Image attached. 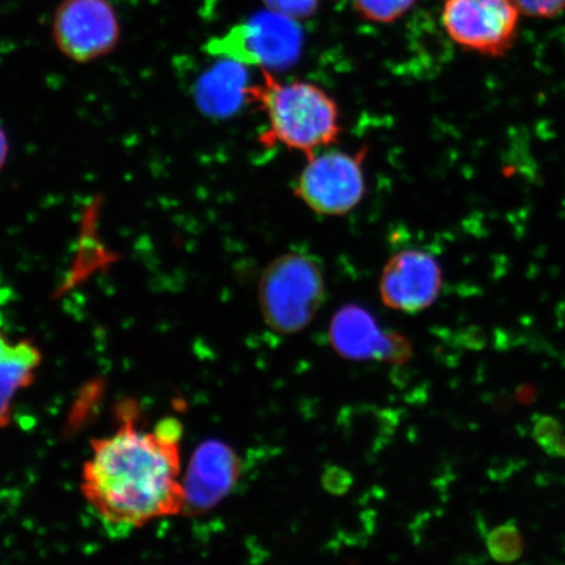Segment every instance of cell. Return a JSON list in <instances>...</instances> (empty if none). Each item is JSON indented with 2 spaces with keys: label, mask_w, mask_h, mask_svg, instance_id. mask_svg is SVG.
Returning a JSON list of instances; mask_svg holds the SVG:
<instances>
[{
  "label": "cell",
  "mask_w": 565,
  "mask_h": 565,
  "mask_svg": "<svg viewBox=\"0 0 565 565\" xmlns=\"http://www.w3.org/2000/svg\"><path fill=\"white\" fill-rule=\"evenodd\" d=\"M118 419L115 433L92 443L82 492L106 527L126 533L183 512L182 427L166 418L143 428L129 404Z\"/></svg>",
  "instance_id": "6da1fadb"
},
{
  "label": "cell",
  "mask_w": 565,
  "mask_h": 565,
  "mask_svg": "<svg viewBox=\"0 0 565 565\" xmlns=\"http://www.w3.org/2000/svg\"><path fill=\"white\" fill-rule=\"evenodd\" d=\"M263 73V82L252 88L250 104L265 113L264 141L308 158L337 143L342 134L341 111L327 90L315 83L281 82L267 71Z\"/></svg>",
  "instance_id": "7a4b0ae2"
},
{
  "label": "cell",
  "mask_w": 565,
  "mask_h": 565,
  "mask_svg": "<svg viewBox=\"0 0 565 565\" xmlns=\"http://www.w3.org/2000/svg\"><path fill=\"white\" fill-rule=\"evenodd\" d=\"M267 327L279 334L306 329L324 299L323 270L312 254L289 252L265 268L258 286Z\"/></svg>",
  "instance_id": "3957f363"
},
{
  "label": "cell",
  "mask_w": 565,
  "mask_h": 565,
  "mask_svg": "<svg viewBox=\"0 0 565 565\" xmlns=\"http://www.w3.org/2000/svg\"><path fill=\"white\" fill-rule=\"evenodd\" d=\"M303 35L298 20L267 10L227 33L212 39L207 52L267 73L291 67L302 51Z\"/></svg>",
  "instance_id": "277c9868"
},
{
  "label": "cell",
  "mask_w": 565,
  "mask_h": 565,
  "mask_svg": "<svg viewBox=\"0 0 565 565\" xmlns=\"http://www.w3.org/2000/svg\"><path fill=\"white\" fill-rule=\"evenodd\" d=\"M365 151H320L308 158L295 183V194L316 214L341 216L363 201Z\"/></svg>",
  "instance_id": "5b68a950"
},
{
  "label": "cell",
  "mask_w": 565,
  "mask_h": 565,
  "mask_svg": "<svg viewBox=\"0 0 565 565\" xmlns=\"http://www.w3.org/2000/svg\"><path fill=\"white\" fill-rule=\"evenodd\" d=\"M520 17L512 0H445L441 24L459 47L494 58L513 47Z\"/></svg>",
  "instance_id": "8992f818"
},
{
  "label": "cell",
  "mask_w": 565,
  "mask_h": 565,
  "mask_svg": "<svg viewBox=\"0 0 565 565\" xmlns=\"http://www.w3.org/2000/svg\"><path fill=\"white\" fill-rule=\"evenodd\" d=\"M52 32L66 58L89 63L115 51L121 25L109 0H62L54 12Z\"/></svg>",
  "instance_id": "52a82bcc"
},
{
  "label": "cell",
  "mask_w": 565,
  "mask_h": 565,
  "mask_svg": "<svg viewBox=\"0 0 565 565\" xmlns=\"http://www.w3.org/2000/svg\"><path fill=\"white\" fill-rule=\"evenodd\" d=\"M329 335L338 355L353 362L377 360L404 364L413 355L412 343L406 337L381 330L369 310L355 303L338 310L331 320Z\"/></svg>",
  "instance_id": "ba28073f"
},
{
  "label": "cell",
  "mask_w": 565,
  "mask_h": 565,
  "mask_svg": "<svg viewBox=\"0 0 565 565\" xmlns=\"http://www.w3.org/2000/svg\"><path fill=\"white\" fill-rule=\"evenodd\" d=\"M441 286V266L433 254L409 249L387 260L379 289L385 307L418 313L439 298Z\"/></svg>",
  "instance_id": "9c48e42d"
},
{
  "label": "cell",
  "mask_w": 565,
  "mask_h": 565,
  "mask_svg": "<svg viewBox=\"0 0 565 565\" xmlns=\"http://www.w3.org/2000/svg\"><path fill=\"white\" fill-rule=\"evenodd\" d=\"M242 476V459L228 444L204 441L194 451L183 472V512L198 515L215 508L233 490Z\"/></svg>",
  "instance_id": "30bf717a"
},
{
  "label": "cell",
  "mask_w": 565,
  "mask_h": 565,
  "mask_svg": "<svg viewBox=\"0 0 565 565\" xmlns=\"http://www.w3.org/2000/svg\"><path fill=\"white\" fill-rule=\"evenodd\" d=\"M244 63L217 58L198 76L194 83V102L204 116L228 118L235 116L245 104H250L252 84Z\"/></svg>",
  "instance_id": "8fae6325"
},
{
  "label": "cell",
  "mask_w": 565,
  "mask_h": 565,
  "mask_svg": "<svg viewBox=\"0 0 565 565\" xmlns=\"http://www.w3.org/2000/svg\"><path fill=\"white\" fill-rule=\"evenodd\" d=\"M42 362L38 345L0 330V428L10 426L15 401L33 384Z\"/></svg>",
  "instance_id": "7c38bea8"
},
{
  "label": "cell",
  "mask_w": 565,
  "mask_h": 565,
  "mask_svg": "<svg viewBox=\"0 0 565 565\" xmlns=\"http://www.w3.org/2000/svg\"><path fill=\"white\" fill-rule=\"evenodd\" d=\"M487 548L494 561L511 563L518 561L524 553V539L514 525H501L490 533Z\"/></svg>",
  "instance_id": "4fadbf2b"
},
{
  "label": "cell",
  "mask_w": 565,
  "mask_h": 565,
  "mask_svg": "<svg viewBox=\"0 0 565 565\" xmlns=\"http://www.w3.org/2000/svg\"><path fill=\"white\" fill-rule=\"evenodd\" d=\"M416 0H353L360 17L376 24H391L413 9Z\"/></svg>",
  "instance_id": "5bb4252c"
},
{
  "label": "cell",
  "mask_w": 565,
  "mask_h": 565,
  "mask_svg": "<svg viewBox=\"0 0 565 565\" xmlns=\"http://www.w3.org/2000/svg\"><path fill=\"white\" fill-rule=\"evenodd\" d=\"M534 437L547 454L565 457V435L559 422L554 418H542L535 423Z\"/></svg>",
  "instance_id": "9a60e30c"
},
{
  "label": "cell",
  "mask_w": 565,
  "mask_h": 565,
  "mask_svg": "<svg viewBox=\"0 0 565 565\" xmlns=\"http://www.w3.org/2000/svg\"><path fill=\"white\" fill-rule=\"evenodd\" d=\"M521 15L551 19L565 11V0H512Z\"/></svg>",
  "instance_id": "2e32d148"
},
{
  "label": "cell",
  "mask_w": 565,
  "mask_h": 565,
  "mask_svg": "<svg viewBox=\"0 0 565 565\" xmlns=\"http://www.w3.org/2000/svg\"><path fill=\"white\" fill-rule=\"evenodd\" d=\"M268 10L295 20L313 15L320 0H265Z\"/></svg>",
  "instance_id": "e0dca14e"
},
{
  "label": "cell",
  "mask_w": 565,
  "mask_h": 565,
  "mask_svg": "<svg viewBox=\"0 0 565 565\" xmlns=\"http://www.w3.org/2000/svg\"><path fill=\"white\" fill-rule=\"evenodd\" d=\"M353 483L352 476L348 470L339 468V466H329L322 476V486L327 492L342 497L348 493Z\"/></svg>",
  "instance_id": "ac0fdd59"
},
{
  "label": "cell",
  "mask_w": 565,
  "mask_h": 565,
  "mask_svg": "<svg viewBox=\"0 0 565 565\" xmlns=\"http://www.w3.org/2000/svg\"><path fill=\"white\" fill-rule=\"evenodd\" d=\"M10 154V143L9 138H7V134L3 130V127L0 126V171H2L6 166L7 159H9Z\"/></svg>",
  "instance_id": "d6986e66"
}]
</instances>
